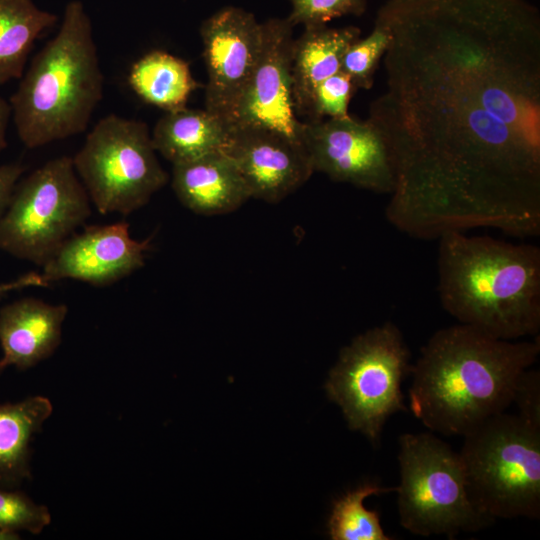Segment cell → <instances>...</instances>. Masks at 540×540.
I'll return each mask as SVG.
<instances>
[{
    "mask_svg": "<svg viewBox=\"0 0 540 540\" xmlns=\"http://www.w3.org/2000/svg\"><path fill=\"white\" fill-rule=\"evenodd\" d=\"M92 21L69 1L56 35L33 57L9 104L17 135L29 149L84 132L103 97Z\"/></svg>",
    "mask_w": 540,
    "mask_h": 540,
    "instance_id": "277c9868",
    "label": "cell"
},
{
    "mask_svg": "<svg viewBox=\"0 0 540 540\" xmlns=\"http://www.w3.org/2000/svg\"><path fill=\"white\" fill-rule=\"evenodd\" d=\"M57 21L33 0H0V85L22 77L35 41Z\"/></svg>",
    "mask_w": 540,
    "mask_h": 540,
    "instance_id": "44dd1931",
    "label": "cell"
},
{
    "mask_svg": "<svg viewBox=\"0 0 540 540\" xmlns=\"http://www.w3.org/2000/svg\"><path fill=\"white\" fill-rule=\"evenodd\" d=\"M150 246V239L134 240L124 221L88 226L61 245L43 265L42 275L48 283L69 278L110 285L141 268Z\"/></svg>",
    "mask_w": 540,
    "mask_h": 540,
    "instance_id": "5bb4252c",
    "label": "cell"
},
{
    "mask_svg": "<svg viewBox=\"0 0 540 540\" xmlns=\"http://www.w3.org/2000/svg\"><path fill=\"white\" fill-rule=\"evenodd\" d=\"M291 52L292 98L296 115H304L313 90L340 71L347 48L360 38L356 26L304 27Z\"/></svg>",
    "mask_w": 540,
    "mask_h": 540,
    "instance_id": "e0dca14e",
    "label": "cell"
},
{
    "mask_svg": "<svg viewBox=\"0 0 540 540\" xmlns=\"http://www.w3.org/2000/svg\"><path fill=\"white\" fill-rule=\"evenodd\" d=\"M50 522L46 506L34 503L21 491L0 488L1 529L39 534Z\"/></svg>",
    "mask_w": 540,
    "mask_h": 540,
    "instance_id": "d4e9b609",
    "label": "cell"
},
{
    "mask_svg": "<svg viewBox=\"0 0 540 540\" xmlns=\"http://www.w3.org/2000/svg\"><path fill=\"white\" fill-rule=\"evenodd\" d=\"M171 186L184 207L203 216L231 213L251 198L239 170L222 151L173 164Z\"/></svg>",
    "mask_w": 540,
    "mask_h": 540,
    "instance_id": "2e32d148",
    "label": "cell"
},
{
    "mask_svg": "<svg viewBox=\"0 0 540 540\" xmlns=\"http://www.w3.org/2000/svg\"><path fill=\"white\" fill-rule=\"evenodd\" d=\"M391 41L389 29L376 20L367 37L357 39L347 48L341 60L340 71L350 77L357 89H370L378 64Z\"/></svg>",
    "mask_w": 540,
    "mask_h": 540,
    "instance_id": "603a6c76",
    "label": "cell"
},
{
    "mask_svg": "<svg viewBox=\"0 0 540 540\" xmlns=\"http://www.w3.org/2000/svg\"><path fill=\"white\" fill-rule=\"evenodd\" d=\"M230 125L207 109L165 111L151 133L154 149L173 164L222 151Z\"/></svg>",
    "mask_w": 540,
    "mask_h": 540,
    "instance_id": "ac0fdd59",
    "label": "cell"
},
{
    "mask_svg": "<svg viewBox=\"0 0 540 540\" xmlns=\"http://www.w3.org/2000/svg\"><path fill=\"white\" fill-rule=\"evenodd\" d=\"M291 12L287 17L293 26H322L332 19L365 12L366 0H290Z\"/></svg>",
    "mask_w": 540,
    "mask_h": 540,
    "instance_id": "484cf974",
    "label": "cell"
},
{
    "mask_svg": "<svg viewBox=\"0 0 540 540\" xmlns=\"http://www.w3.org/2000/svg\"><path fill=\"white\" fill-rule=\"evenodd\" d=\"M90 214L72 157L51 159L17 182L0 220V249L43 266Z\"/></svg>",
    "mask_w": 540,
    "mask_h": 540,
    "instance_id": "9c48e42d",
    "label": "cell"
},
{
    "mask_svg": "<svg viewBox=\"0 0 540 540\" xmlns=\"http://www.w3.org/2000/svg\"><path fill=\"white\" fill-rule=\"evenodd\" d=\"M293 28L288 18L263 22L260 55L226 118L230 126L270 128L303 143L304 122L298 120L292 98Z\"/></svg>",
    "mask_w": 540,
    "mask_h": 540,
    "instance_id": "8fae6325",
    "label": "cell"
},
{
    "mask_svg": "<svg viewBox=\"0 0 540 540\" xmlns=\"http://www.w3.org/2000/svg\"><path fill=\"white\" fill-rule=\"evenodd\" d=\"M512 403H515L519 416L533 427L540 428V373L531 367L518 377Z\"/></svg>",
    "mask_w": 540,
    "mask_h": 540,
    "instance_id": "4316f807",
    "label": "cell"
},
{
    "mask_svg": "<svg viewBox=\"0 0 540 540\" xmlns=\"http://www.w3.org/2000/svg\"><path fill=\"white\" fill-rule=\"evenodd\" d=\"M395 490L396 487H383L374 482H365L336 499L327 525L330 539L391 540L381 526L378 511L365 508L363 502L372 495Z\"/></svg>",
    "mask_w": 540,
    "mask_h": 540,
    "instance_id": "7402d4cb",
    "label": "cell"
},
{
    "mask_svg": "<svg viewBox=\"0 0 540 540\" xmlns=\"http://www.w3.org/2000/svg\"><path fill=\"white\" fill-rule=\"evenodd\" d=\"M16 539H19V535L16 531L0 528V540H16Z\"/></svg>",
    "mask_w": 540,
    "mask_h": 540,
    "instance_id": "4dcf8cb0",
    "label": "cell"
},
{
    "mask_svg": "<svg viewBox=\"0 0 540 540\" xmlns=\"http://www.w3.org/2000/svg\"><path fill=\"white\" fill-rule=\"evenodd\" d=\"M128 82L140 99L165 111L186 107L193 91L201 86L188 62L161 50L138 59L130 69Z\"/></svg>",
    "mask_w": 540,
    "mask_h": 540,
    "instance_id": "ffe728a7",
    "label": "cell"
},
{
    "mask_svg": "<svg viewBox=\"0 0 540 540\" xmlns=\"http://www.w3.org/2000/svg\"><path fill=\"white\" fill-rule=\"evenodd\" d=\"M357 90L350 77L338 71L313 90L304 115L309 121L346 118L350 116L348 106Z\"/></svg>",
    "mask_w": 540,
    "mask_h": 540,
    "instance_id": "cb8c5ba5",
    "label": "cell"
},
{
    "mask_svg": "<svg viewBox=\"0 0 540 540\" xmlns=\"http://www.w3.org/2000/svg\"><path fill=\"white\" fill-rule=\"evenodd\" d=\"M539 354V337L504 340L460 323L439 329L411 367L410 409L430 431L464 436L505 412Z\"/></svg>",
    "mask_w": 540,
    "mask_h": 540,
    "instance_id": "7a4b0ae2",
    "label": "cell"
},
{
    "mask_svg": "<svg viewBox=\"0 0 540 540\" xmlns=\"http://www.w3.org/2000/svg\"><path fill=\"white\" fill-rule=\"evenodd\" d=\"M65 304L52 305L36 298H23L0 309V372L13 365L33 367L53 354L61 342Z\"/></svg>",
    "mask_w": 540,
    "mask_h": 540,
    "instance_id": "9a60e30c",
    "label": "cell"
},
{
    "mask_svg": "<svg viewBox=\"0 0 540 540\" xmlns=\"http://www.w3.org/2000/svg\"><path fill=\"white\" fill-rule=\"evenodd\" d=\"M24 170V166L20 163L0 165V220L7 209L13 190Z\"/></svg>",
    "mask_w": 540,
    "mask_h": 540,
    "instance_id": "83f0119b",
    "label": "cell"
},
{
    "mask_svg": "<svg viewBox=\"0 0 540 540\" xmlns=\"http://www.w3.org/2000/svg\"><path fill=\"white\" fill-rule=\"evenodd\" d=\"M10 117V104L7 100L0 96V154L7 146L6 132Z\"/></svg>",
    "mask_w": 540,
    "mask_h": 540,
    "instance_id": "f546056e",
    "label": "cell"
},
{
    "mask_svg": "<svg viewBox=\"0 0 540 540\" xmlns=\"http://www.w3.org/2000/svg\"><path fill=\"white\" fill-rule=\"evenodd\" d=\"M399 522L419 536L476 532L494 520L470 500L459 453L432 433L399 438Z\"/></svg>",
    "mask_w": 540,
    "mask_h": 540,
    "instance_id": "8992f818",
    "label": "cell"
},
{
    "mask_svg": "<svg viewBox=\"0 0 540 540\" xmlns=\"http://www.w3.org/2000/svg\"><path fill=\"white\" fill-rule=\"evenodd\" d=\"M388 91L370 118L398 183L475 209L540 188V24L527 0H389Z\"/></svg>",
    "mask_w": 540,
    "mask_h": 540,
    "instance_id": "6da1fadb",
    "label": "cell"
},
{
    "mask_svg": "<svg viewBox=\"0 0 540 540\" xmlns=\"http://www.w3.org/2000/svg\"><path fill=\"white\" fill-rule=\"evenodd\" d=\"M464 437L459 452L472 503L496 519L540 518V428L494 415Z\"/></svg>",
    "mask_w": 540,
    "mask_h": 540,
    "instance_id": "5b68a950",
    "label": "cell"
},
{
    "mask_svg": "<svg viewBox=\"0 0 540 540\" xmlns=\"http://www.w3.org/2000/svg\"><path fill=\"white\" fill-rule=\"evenodd\" d=\"M72 161L101 214L134 212L169 180L146 123L116 114L94 125Z\"/></svg>",
    "mask_w": 540,
    "mask_h": 540,
    "instance_id": "ba28073f",
    "label": "cell"
},
{
    "mask_svg": "<svg viewBox=\"0 0 540 540\" xmlns=\"http://www.w3.org/2000/svg\"><path fill=\"white\" fill-rule=\"evenodd\" d=\"M51 413V402L42 396L0 404V484L31 477L29 444Z\"/></svg>",
    "mask_w": 540,
    "mask_h": 540,
    "instance_id": "d6986e66",
    "label": "cell"
},
{
    "mask_svg": "<svg viewBox=\"0 0 540 540\" xmlns=\"http://www.w3.org/2000/svg\"><path fill=\"white\" fill-rule=\"evenodd\" d=\"M410 360L401 330L387 321L357 335L329 372L328 398L341 408L348 427L374 445L389 417L406 410L401 386Z\"/></svg>",
    "mask_w": 540,
    "mask_h": 540,
    "instance_id": "52a82bcc",
    "label": "cell"
},
{
    "mask_svg": "<svg viewBox=\"0 0 540 540\" xmlns=\"http://www.w3.org/2000/svg\"><path fill=\"white\" fill-rule=\"evenodd\" d=\"M437 290L458 323L517 340L540 330V249L451 231L439 238Z\"/></svg>",
    "mask_w": 540,
    "mask_h": 540,
    "instance_id": "3957f363",
    "label": "cell"
},
{
    "mask_svg": "<svg viewBox=\"0 0 540 540\" xmlns=\"http://www.w3.org/2000/svg\"><path fill=\"white\" fill-rule=\"evenodd\" d=\"M49 283L44 279L42 274L30 272L22 275L18 279L0 284V299L4 297L8 292L13 290H19L26 287H47Z\"/></svg>",
    "mask_w": 540,
    "mask_h": 540,
    "instance_id": "f1b7e54d",
    "label": "cell"
},
{
    "mask_svg": "<svg viewBox=\"0 0 540 540\" xmlns=\"http://www.w3.org/2000/svg\"><path fill=\"white\" fill-rule=\"evenodd\" d=\"M303 143L314 172L376 193L394 191L396 153L386 132L371 118L304 122Z\"/></svg>",
    "mask_w": 540,
    "mask_h": 540,
    "instance_id": "30bf717a",
    "label": "cell"
},
{
    "mask_svg": "<svg viewBox=\"0 0 540 540\" xmlns=\"http://www.w3.org/2000/svg\"><path fill=\"white\" fill-rule=\"evenodd\" d=\"M263 32V23L235 6L223 7L202 22L205 109L226 120L256 66Z\"/></svg>",
    "mask_w": 540,
    "mask_h": 540,
    "instance_id": "7c38bea8",
    "label": "cell"
},
{
    "mask_svg": "<svg viewBox=\"0 0 540 540\" xmlns=\"http://www.w3.org/2000/svg\"><path fill=\"white\" fill-rule=\"evenodd\" d=\"M239 170L251 198L277 203L314 173L302 142L260 126H230L222 150Z\"/></svg>",
    "mask_w": 540,
    "mask_h": 540,
    "instance_id": "4fadbf2b",
    "label": "cell"
}]
</instances>
